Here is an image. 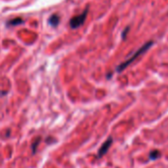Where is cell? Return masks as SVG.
<instances>
[{"label":"cell","mask_w":168,"mask_h":168,"mask_svg":"<svg viewBox=\"0 0 168 168\" xmlns=\"http://www.w3.org/2000/svg\"><path fill=\"white\" fill-rule=\"evenodd\" d=\"M152 44H153V42H152V41H149V42L144 43L142 46L140 47L139 49L137 50V51H135L133 54L130 56L129 58H127V59L124 61V62H122L121 64L119 65L118 67H117V69H116L117 72H121V71L125 70L130 64H132V63H133L134 61L137 59V58H139L142 54H144V52L147 51V50L149 49V47H151Z\"/></svg>","instance_id":"cell-1"},{"label":"cell","mask_w":168,"mask_h":168,"mask_svg":"<svg viewBox=\"0 0 168 168\" xmlns=\"http://www.w3.org/2000/svg\"><path fill=\"white\" fill-rule=\"evenodd\" d=\"M88 12V8H86V10L81 15H78V16L72 18L69 22L71 28H72V29H77V28L82 26V25L84 24V22H85L86 18Z\"/></svg>","instance_id":"cell-2"},{"label":"cell","mask_w":168,"mask_h":168,"mask_svg":"<svg viewBox=\"0 0 168 168\" xmlns=\"http://www.w3.org/2000/svg\"><path fill=\"white\" fill-rule=\"evenodd\" d=\"M111 144H112V139L111 138L107 139L105 142H103V144L101 146V147L99 149V151H98V157L103 156V155L108 151L109 147H111Z\"/></svg>","instance_id":"cell-3"},{"label":"cell","mask_w":168,"mask_h":168,"mask_svg":"<svg viewBox=\"0 0 168 168\" xmlns=\"http://www.w3.org/2000/svg\"><path fill=\"white\" fill-rule=\"evenodd\" d=\"M59 21H60V17L55 14L50 16V18L48 19V23H49V25L52 27H57L58 24H59Z\"/></svg>","instance_id":"cell-4"},{"label":"cell","mask_w":168,"mask_h":168,"mask_svg":"<svg viewBox=\"0 0 168 168\" xmlns=\"http://www.w3.org/2000/svg\"><path fill=\"white\" fill-rule=\"evenodd\" d=\"M23 23V20L21 18H17V19H13L11 21L7 23V26H16V25H20Z\"/></svg>","instance_id":"cell-5"},{"label":"cell","mask_w":168,"mask_h":168,"mask_svg":"<svg viewBox=\"0 0 168 168\" xmlns=\"http://www.w3.org/2000/svg\"><path fill=\"white\" fill-rule=\"evenodd\" d=\"M160 156H161V153H160L158 151H152L151 152V154H149V159H151V160H155V159L159 158Z\"/></svg>","instance_id":"cell-6"},{"label":"cell","mask_w":168,"mask_h":168,"mask_svg":"<svg viewBox=\"0 0 168 168\" xmlns=\"http://www.w3.org/2000/svg\"><path fill=\"white\" fill-rule=\"evenodd\" d=\"M127 32H128V28H127V29H126L125 30H124V32H123V37H126Z\"/></svg>","instance_id":"cell-7"}]
</instances>
